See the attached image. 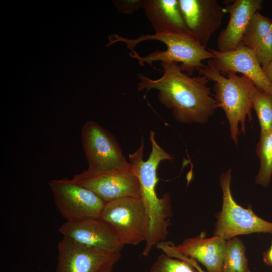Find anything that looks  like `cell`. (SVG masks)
I'll return each instance as SVG.
<instances>
[{
    "instance_id": "obj_1",
    "label": "cell",
    "mask_w": 272,
    "mask_h": 272,
    "mask_svg": "<svg viewBox=\"0 0 272 272\" xmlns=\"http://www.w3.org/2000/svg\"><path fill=\"white\" fill-rule=\"evenodd\" d=\"M161 65L163 75L158 79L138 75V91L157 90L159 101L180 123H206L218 108L207 86L209 80L204 76L191 77L175 62H161Z\"/></svg>"
},
{
    "instance_id": "obj_2",
    "label": "cell",
    "mask_w": 272,
    "mask_h": 272,
    "mask_svg": "<svg viewBox=\"0 0 272 272\" xmlns=\"http://www.w3.org/2000/svg\"><path fill=\"white\" fill-rule=\"evenodd\" d=\"M149 139L152 148L146 161L143 159V139L139 148L128 156L129 162L139 181L140 197L147 214L148 231L145 246L142 253L145 256L149 255L154 247L165 241L169 234L168 228L171 224L169 217L173 214L170 194L166 193L162 198H159L157 195L156 187L158 181L157 170L159 165L164 160L172 161L174 157L158 145L153 131H150Z\"/></svg>"
},
{
    "instance_id": "obj_3",
    "label": "cell",
    "mask_w": 272,
    "mask_h": 272,
    "mask_svg": "<svg viewBox=\"0 0 272 272\" xmlns=\"http://www.w3.org/2000/svg\"><path fill=\"white\" fill-rule=\"evenodd\" d=\"M109 42L106 47L115 43H124L127 48L133 50L140 42L148 40H156L162 42L166 46L164 51L157 50L144 57L140 56L135 51L130 53V56L138 60L141 66L145 63L152 66L155 61L161 62H171L180 63V69L191 76L195 71H198L205 66L202 61L206 59L214 58V54L201 45L191 35L174 33H162L153 35L143 34L134 39L123 37L117 34L108 36Z\"/></svg>"
},
{
    "instance_id": "obj_4",
    "label": "cell",
    "mask_w": 272,
    "mask_h": 272,
    "mask_svg": "<svg viewBox=\"0 0 272 272\" xmlns=\"http://www.w3.org/2000/svg\"><path fill=\"white\" fill-rule=\"evenodd\" d=\"M198 71L200 75L214 82V99L218 108H222L224 111L229 125L230 137L237 146L240 132L239 125L244 135L246 117L249 120H252L251 109L255 86L246 76H239L234 72L228 73L225 77L215 68L210 60L207 66Z\"/></svg>"
},
{
    "instance_id": "obj_5",
    "label": "cell",
    "mask_w": 272,
    "mask_h": 272,
    "mask_svg": "<svg viewBox=\"0 0 272 272\" xmlns=\"http://www.w3.org/2000/svg\"><path fill=\"white\" fill-rule=\"evenodd\" d=\"M231 169L220 176L223 201L221 210L216 214L214 235L227 240L240 235L272 234V222L258 216L249 206L244 208L236 202L231 194Z\"/></svg>"
},
{
    "instance_id": "obj_6",
    "label": "cell",
    "mask_w": 272,
    "mask_h": 272,
    "mask_svg": "<svg viewBox=\"0 0 272 272\" xmlns=\"http://www.w3.org/2000/svg\"><path fill=\"white\" fill-rule=\"evenodd\" d=\"M100 218L108 224L124 245L145 242L147 218L140 197H125L105 203Z\"/></svg>"
},
{
    "instance_id": "obj_7",
    "label": "cell",
    "mask_w": 272,
    "mask_h": 272,
    "mask_svg": "<svg viewBox=\"0 0 272 272\" xmlns=\"http://www.w3.org/2000/svg\"><path fill=\"white\" fill-rule=\"evenodd\" d=\"M71 180L92 191L105 203L125 197H140L139 181L129 162L106 171L88 167Z\"/></svg>"
},
{
    "instance_id": "obj_8",
    "label": "cell",
    "mask_w": 272,
    "mask_h": 272,
    "mask_svg": "<svg viewBox=\"0 0 272 272\" xmlns=\"http://www.w3.org/2000/svg\"><path fill=\"white\" fill-rule=\"evenodd\" d=\"M48 185L66 221L100 217L105 202L89 189L67 178L51 180Z\"/></svg>"
},
{
    "instance_id": "obj_9",
    "label": "cell",
    "mask_w": 272,
    "mask_h": 272,
    "mask_svg": "<svg viewBox=\"0 0 272 272\" xmlns=\"http://www.w3.org/2000/svg\"><path fill=\"white\" fill-rule=\"evenodd\" d=\"M81 138L89 167L106 171L127 162L115 137L96 122L87 121L82 128Z\"/></svg>"
},
{
    "instance_id": "obj_10",
    "label": "cell",
    "mask_w": 272,
    "mask_h": 272,
    "mask_svg": "<svg viewBox=\"0 0 272 272\" xmlns=\"http://www.w3.org/2000/svg\"><path fill=\"white\" fill-rule=\"evenodd\" d=\"M56 272H99L110 263H116L120 253L99 250L63 237L57 245Z\"/></svg>"
},
{
    "instance_id": "obj_11",
    "label": "cell",
    "mask_w": 272,
    "mask_h": 272,
    "mask_svg": "<svg viewBox=\"0 0 272 272\" xmlns=\"http://www.w3.org/2000/svg\"><path fill=\"white\" fill-rule=\"evenodd\" d=\"M59 231L63 237L106 252L120 253L124 246L112 228L100 217L66 221Z\"/></svg>"
},
{
    "instance_id": "obj_12",
    "label": "cell",
    "mask_w": 272,
    "mask_h": 272,
    "mask_svg": "<svg viewBox=\"0 0 272 272\" xmlns=\"http://www.w3.org/2000/svg\"><path fill=\"white\" fill-rule=\"evenodd\" d=\"M179 4L190 34L206 48L222 23L224 8L217 0H179Z\"/></svg>"
},
{
    "instance_id": "obj_13",
    "label": "cell",
    "mask_w": 272,
    "mask_h": 272,
    "mask_svg": "<svg viewBox=\"0 0 272 272\" xmlns=\"http://www.w3.org/2000/svg\"><path fill=\"white\" fill-rule=\"evenodd\" d=\"M208 50L214 55V58L210 61L222 75H227L231 72L241 73L249 79L256 87L272 94V84L252 50L243 45L228 52Z\"/></svg>"
},
{
    "instance_id": "obj_14",
    "label": "cell",
    "mask_w": 272,
    "mask_h": 272,
    "mask_svg": "<svg viewBox=\"0 0 272 272\" xmlns=\"http://www.w3.org/2000/svg\"><path fill=\"white\" fill-rule=\"evenodd\" d=\"M262 3V0H235L223 7L229 19L217 38L218 51H232L242 45L243 35L253 15L261 9Z\"/></svg>"
},
{
    "instance_id": "obj_15",
    "label": "cell",
    "mask_w": 272,
    "mask_h": 272,
    "mask_svg": "<svg viewBox=\"0 0 272 272\" xmlns=\"http://www.w3.org/2000/svg\"><path fill=\"white\" fill-rule=\"evenodd\" d=\"M226 244V240L219 236L206 238L205 233L202 232L174 247L183 255L201 263L207 272H223Z\"/></svg>"
},
{
    "instance_id": "obj_16",
    "label": "cell",
    "mask_w": 272,
    "mask_h": 272,
    "mask_svg": "<svg viewBox=\"0 0 272 272\" xmlns=\"http://www.w3.org/2000/svg\"><path fill=\"white\" fill-rule=\"evenodd\" d=\"M142 9L155 33L191 35L183 20L179 0H144Z\"/></svg>"
},
{
    "instance_id": "obj_17",
    "label": "cell",
    "mask_w": 272,
    "mask_h": 272,
    "mask_svg": "<svg viewBox=\"0 0 272 272\" xmlns=\"http://www.w3.org/2000/svg\"><path fill=\"white\" fill-rule=\"evenodd\" d=\"M241 44L252 50L262 67L272 60V20L256 12L242 37Z\"/></svg>"
},
{
    "instance_id": "obj_18",
    "label": "cell",
    "mask_w": 272,
    "mask_h": 272,
    "mask_svg": "<svg viewBox=\"0 0 272 272\" xmlns=\"http://www.w3.org/2000/svg\"><path fill=\"white\" fill-rule=\"evenodd\" d=\"M256 153L260 160V167L255 183L266 188L270 184L272 177V130L260 133Z\"/></svg>"
},
{
    "instance_id": "obj_19",
    "label": "cell",
    "mask_w": 272,
    "mask_h": 272,
    "mask_svg": "<svg viewBox=\"0 0 272 272\" xmlns=\"http://www.w3.org/2000/svg\"><path fill=\"white\" fill-rule=\"evenodd\" d=\"M245 246L239 238L226 240L223 272H250L245 256Z\"/></svg>"
},
{
    "instance_id": "obj_20",
    "label": "cell",
    "mask_w": 272,
    "mask_h": 272,
    "mask_svg": "<svg viewBox=\"0 0 272 272\" xmlns=\"http://www.w3.org/2000/svg\"><path fill=\"white\" fill-rule=\"evenodd\" d=\"M252 109L258 119L260 133L272 130V94L257 87L252 98Z\"/></svg>"
},
{
    "instance_id": "obj_21",
    "label": "cell",
    "mask_w": 272,
    "mask_h": 272,
    "mask_svg": "<svg viewBox=\"0 0 272 272\" xmlns=\"http://www.w3.org/2000/svg\"><path fill=\"white\" fill-rule=\"evenodd\" d=\"M150 272H198L189 263L174 259L164 253L160 254L152 264Z\"/></svg>"
},
{
    "instance_id": "obj_22",
    "label": "cell",
    "mask_w": 272,
    "mask_h": 272,
    "mask_svg": "<svg viewBox=\"0 0 272 272\" xmlns=\"http://www.w3.org/2000/svg\"><path fill=\"white\" fill-rule=\"evenodd\" d=\"M116 9L123 14H132L143 8L144 0H116L114 1Z\"/></svg>"
},
{
    "instance_id": "obj_23",
    "label": "cell",
    "mask_w": 272,
    "mask_h": 272,
    "mask_svg": "<svg viewBox=\"0 0 272 272\" xmlns=\"http://www.w3.org/2000/svg\"><path fill=\"white\" fill-rule=\"evenodd\" d=\"M180 258L182 260L189 263L193 266H194L198 271V272H206L201 268V267L198 265L197 262L193 258L188 257L183 255L180 256Z\"/></svg>"
},
{
    "instance_id": "obj_24",
    "label": "cell",
    "mask_w": 272,
    "mask_h": 272,
    "mask_svg": "<svg viewBox=\"0 0 272 272\" xmlns=\"http://www.w3.org/2000/svg\"><path fill=\"white\" fill-rule=\"evenodd\" d=\"M264 262L268 265L272 266V243L270 247L263 254Z\"/></svg>"
},
{
    "instance_id": "obj_25",
    "label": "cell",
    "mask_w": 272,
    "mask_h": 272,
    "mask_svg": "<svg viewBox=\"0 0 272 272\" xmlns=\"http://www.w3.org/2000/svg\"><path fill=\"white\" fill-rule=\"evenodd\" d=\"M262 69L268 80L272 84V60L266 66L262 67Z\"/></svg>"
},
{
    "instance_id": "obj_26",
    "label": "cell",
    "mask_w": 272,
    "mask_h": 272,
    "mask_svg": "<svg viewBox=\"0 0 272 272\" xmlns=\"http://www.w3.org/2000/svg\"><path fill=\"white\" fill-rule=\"evenodd\" d=\"M115 263H110L103 268L99 272H112Z\"/></svg>"
},
{
    "instance_id": "obj_27",
    "label": "cell",
    "mask_w": 272,
    "mask_h": 272,
    "mask_svg": "<svg viewBox=\"0 0 272 272\" xmlns=\"http://www.w3.org/2000/svg\"><path fill=\"white\" fill-rule=\"evenodd\" d=\"M44 272H49V271H44Z\"/></svg>"
}]
</instances>
